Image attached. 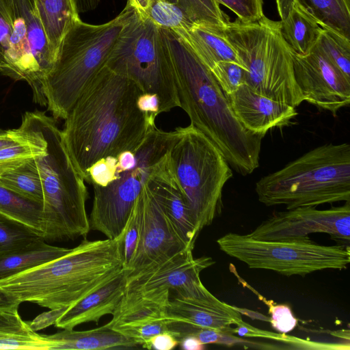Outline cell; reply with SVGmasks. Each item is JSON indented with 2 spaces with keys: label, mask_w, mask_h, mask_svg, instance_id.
Here are the masks:
<instances>
[{
  "label": "cell",
  "mask_w": 350,
  "mask_h": 350,
  "mask_svg": "<svg viewBox=\"0 0 350 350\" xmlns=\"http://www.w3.org/2000/svg\"><path fill=\"white\" fill-rule=\"evenodd\" d=\"M178 134V127L165 131L154 126L135 150L99 161L96 184L92 185L91 230L110 239L122 233L153 166L169 151Z\"/></svg>",
  "instance_id": "8992f818"
},
{
  "label": "cell",
  "mask_w": 350,
  "mask_h": 350,
  "mask_svg": "<svg viewBox=\"0 0 350 350\" xmlns=\"http://www.w3.org/2000/svg\"><path fill=\"white\" fill-rule=\"evenodd\" d=\"M282 37L291 51L306 55L315 45L322 28L295 0H275Z\"/></svg>",
  "instance_id": "44dd1931"
},
{
  "label": "cell",
  "mask_w": 350,
  "mask_h": 350,
  "mask_svg": "<svg viewBox=\"0 0 350 350\" xmlns=\"http://www.w3.org/2000/svg\"><path fill=\"white\" fill-rule=\"evenodd\" d=\"M145 16L159 28L175 33L188 30L194 25L175 0H149Z\"/></svg>",
  "instance_id": "f546056e"
},
{
  "label": "cell",
  "mask_w": 350,
  "mask_h": 350,
  "mask_svg": "<svg viewBox=\"0 0 350 350\" xmlns=\"http://www.w3.org/2000/svg\"><path fill=\"white\" fill-rule=\"evenodd\" d=\"M269 319L271 326L278 332L286 334L292 331L297 325V320L293 316L291 308L286 304H275L268 302Z\"/></svg>",
  "instance_id": "74e56055"
},
{
  "label": "cell",
  "mask_w": 350,
  "mask_h": 350,
  "mask_svg": "<svg viewBox=\"0 0 350 350\" xmlns=\"http://www.w3.org/2000/svg\"><path fill=\"white\" fill-rule=\"evenodd\" d=\"M192 251L184 250L137 271H129L124 295H148L166 290L174 291L180 295L204 294L208 289L200 274L215 261L208 256L195 258Z\"/></svg>",
  "instance_id": "7c38bea8"
},
{
  "label": "cell",
  "mask_w": 350,
  "mask_h": 350,
  "mask_svg": "<svg viewBox=\"0 0 350 350\" xmlns=\"http://www.w3.org/2000/svg\"><path fill=\"white\" fill-rule=\"evenodd\" d=\"M57 344L33 331L18 309L0 312V349L53 350Z\"/></svg>",
  "instance_id": "cb8c5ba5"
},
{
  "label": "cell",
  "mask_w": 350,
  "mask_h": 350,
  "mask_svg": "<svg viewBox=\"0 0 350 350\" xmlns=\"http://www.w3.org/2000/svg\"><path fill=\"white\" fill-rule=\"evenodd\" d=\"M226 96L237 120L254 134L265 136L273 127L289 125L297 116L295 107L260 95L245 83Z\"/></svg>",
  "instance_id": "ac0fdd59"
},
{
  "label": "cell",
  "mask_w": 350,
  "mask_h": 350,
  "mask_svg": "<svg viewBox=\"0 0 350 350\" xmlns=\"http://www.w3.org/2000/svg\"><path fill=\"white\" fill-rule=\"evenodd\" d=\"M323 29L350 40V0H295Z\"/></svg>",
  "instance_id": "4316f807"
},
{
  "label": "cell",
  "mask_w": 350,
  "mask_h": 350,
  "mask_svg": "<svg viewBox=\"0 0 350 350\" xmlns=\"http://www.w3.org/2000/svg\"><path fill=\"white\" fill-rule=\"evenodd\" d=\"M170 149L173 167L199 232L211 225L222 208V191L232 177L221 151L189 124L178 126Z\"/></svg>",
  "instance_id": "30bf717a"
},
{
  "label": "cell",
  "mask_w": 350,
  "mask_h": 350,
  "mask_svg": "<svg viewBox=\"0 0 350 350\" xmlns=\"http://www.w3.org/2000/svg\"><path fill=\"white\" fill-rule=\"evenodd\" d=\"M142 94L133 79L106 64L83 89L61 133L70 159L84 180L96 163L135 150L156 126L157 117L139 106Z\"/></svg>",
  "instance_id": "6da1fadb"
},
{
  "label": "cell",
  "mask_w": 350,
  "mask_h": 350,
  "mask_svg": "<svg viewBox=\"0 0 350 350\" xmlns=\"http://www.w3.org/2000/svg\"><path fill=\"white\" fill-rule=\"evenodd\" d=\"M13 31V18L10 0H0V72L6 63Z\"/></svg>",
  "instance_id": "8d00e7d4"
},
{
  "label": "cell",
  "mask_w": 350,
  "mask_h": 350,
  "mask_svg": "<svg viewBox=\"0 0 350 350\" xmlns=\"http://www.w3.org/2000/svg\"><path fill=\"white\" fill-rule=\"evenodd\" d=\"M132 10L126 3L109 22L92 25L79 18L70 25L42 84L47 109L54 119H66L87 84L106 64Z\"/></svg>",
  "instance_id": "52a82bcc"
},
{
  "label": "cell",
  "mask_w": 350,
  "mask_h": 350,
  "mask_svg": "<svg viewBox=\"0 0 350 350\" xmlns=\"http://www.w3.org/2000/svg\"><path fill=\"white\" fill-rule=\"evenodd\" d=\"M137 200L141 216L140 233L135 255L127 269L130 272L189 250L174 231L146 183Z\"/></svg>",
  "instance_id": "9a60e30c"
},
{
  "label": "cell",
  "mask_w": 350,
  "mask_h": 350,
  "mask_svg": "<svg viewBox=\"0 0 350 350\" xmlns=\"http://www.w3.org/2000/svg\"><path fill=\"white\" fill-rule=\"evenodd\" d=\"M33 1H35V0H33Z\"/></svg>",
  "instance_id": "ee69618b"
},
{
  "label": "cell",
  "mask_w": 350,
  "mask_h": 350,
  "mask_svg": "<svg viewBox=\"0 0 350 350\" xmlns=\"http://www.w3.org/2000/svg\"><path fill=\"white\" fill-rule=\"evenodd\" d=\"M210 71L226 96L244 84L246 69L236 62H219Z\"/></svg>",
  "instance_id": "836d02e7"
},
{
  "label": "cell",
  "mask_w": 350,
  "mask_h": 350,
  "mask_svg": "<svg viewBox=\"0 0 350 350\" xmlns=\"http://www.w3.org/2000/svg\"><path fill=\"white\" fill-rule=\"evenodd\" d=\"M0 213L43 234L42 204L25 198L0 185Z\"/></svg>",
  "instance_id": "83f0119b"
},
{
  "label": "cell",
  "mask_w": 350,
  "mask_h": 350,
  "mask_svg": "<svg viewBox=\"0 0 350 350\" xmlns=\"http://www.w3.org/2000/svg\"><path fill=\"white\" fill-rule=\"evenodd\" d=\"M18 128L26 140L0 149V176L45 152L42 138L27 112Z\"/></svg>",
  "instance_id": "484cf974"
},
{
  "label": "cell",
  "mask_w": 350,
  "mask_h": 350,
  "mask_svg": "<svg viewBox=\"0 0 350 350\" xmlns=\"http://www.w3.org/2000/svg\"><path fill=\"white\" fill-rule=\"evenodd\" d=\"M232 12L243 23L258 21L264 16L263 0H216Z\"/></svg>",
  "instance_id": "d590c367"
},
{
  "label": "cell",
  "mask_w": 350,
  "mask_h": 350,
  "mask_svg": "<svg viewBox=\"0 0 350 350\" xmlns=\"http://www.w3.org/2000/svg\"><path fill=\"white\" fill-rule=\"evenodd\" d=\"M106 65L156 97L159 115L180 107L176 75L162 30L133 7Z\"/></svg>",
  "instance_id": "9c48e42d"
},
{
  "label": "cell",
  "mask_w": 350,
  "mask_h": 350,
  "mask_svg": "<svg viewBox=\"0 0 350 350\" xmlns=\"http://www.w3.org/2000/svg\"><path fill=\"white\" fill-rule=\"evenodd\" d=\"M259 202L286 209L350 201V145L318 146L256 183Z\"/></svg>",
  "instance_id": "5b68a950"
},
{
  "label": "cell",
  "mask_w": 350,
  "mask_h": 350,
  "mask_svg": "<svg viewBox=\"0 0 350 350\" xmlns=\"http://www.w3.org/2000/svg\"><path fill=\"white\" fill-rule=\"evenodd\" d=\"M46 336L50 339L58 341L53 350H113L141 347L108 323L92 329H63Z\"/></svg>",
  "instance_id": "7402d4cb"
},
{
  "label": "cell",
  "mask_w": 350,
  "mask_h": 350,
  "mask_svg": "<svg viewBox=\"0 0 350 350\" xmlns=\"http://www.w3.org/2000/svg\"><path fill=\"white\" fill-rule=\"evenodd\" d=\"M122 233L90 241L56 259L0 280V289L21 303L54 309L70 307L123 269Z\"/></svg>",
  "instance_id": "3957f363"
},
{
  "label": "cell",
  "mask_w": 350,
  "mask_h": 350,
  "mask_svg": "<svg viewBox=\"0 0 350 350\" xmlns=\"http://www.w3.org/2000/svg\"><path fill=\"white\" fill-rule=\"evenodd\" d=\"M41 135L45 152L33 159L43 191L44 241H60L87 235L88 191L64 145L54 118L39 111H27Z\"/></svg>",
  "instance_id": "277c9868"
},
{
  "label": "cell",
  "mask_w": 350,
  "mask_h": 350,
  "mask_svg": "<svg viewBox=\"0 0 350 350\" xmlns=\"http://www.w3.org/2000/svg\"><path fill=\"white\" fill-rule=\"evenodd\" d=\"M296 83L306 101L334 116L350 103L347 79L316 46L306 55L292 51Z\"/></svg>",
  "instance_id": "5bb4252c"
},
{
  "label": "cell",
  "mask_w": 350,
  "mask_h": 350,
  "mask_svg": "<svg viewBox=\"0 0 350 350\" xmlns=\"http://www.w3.org/2000/svg\"><path fill=\"white\" fill-rule=\"evenodd\" d=\"M140 226V210L137 198L123 230L122 259L124 269H128L135 255L139 238Z\"/></svg>",
  "instance_id": "e575fe53"
},
{
  "label": "cell",
  "mask_w": 350,
  "mask_h": 350,
  "mask_svg": "<svg viewBox=\"0 0 350 350\" xmlns=\"http://www.w3.org/2000/svg\"><path fill=\"white\" fill-rule=\"evenodd\" d=\"M42 238L25 224L0 213V254Z\"/></svg>",
  "instance_id": "d6a6232c"
},
{
  "label": "cell",
  "mask_w": 350,
  "mask_h": 350,
  "mask_svg": "<svg viewBox=\"0 0 350 350\" xmlns=\"http://www.w3.org/2000/svg\"><path fill=\"white\" fill-rule=\"evenodd\" d=\"M224 33L246 69L245 84L293 107L304 101L295 79L292 51L282 37L280 21L265 15L251 23L228 20Z\"/></svg>",
  "instance_id": "ba28073f"
},
{
  "label": "cell",
  "mask_w": 350,
  "mask_h": 350,
  "mask_svg": "<svg viewBox=\"0 0 350 350\" xmlns=\"http://www.w3.org/2000/svg\"><path fill=\"white\" fill-rule=\"evenodd\" d=\"M71 249L48 244L39 238L25 246L1 254L0 280L61 257Z\"/></svg>",
  "instance_id": "603a6c76"
},
{
  "label": "cell",
  "mask_w": 350,
  "mask_h": 350,
  "mask_svg": "<svg viewBox=\"0 0 350 350\" xmlns=\"http://www.w3.org/2000/svg\"><path fill=\"white\" fill-rule=\"evenodd\" d=\"M67 308V307H64L49 309V311L42 312L33 320L28 321L29 326L33 331L37 332L52 325H55L56 321L64 314Z\"/></svg>",
  "instance_id": "f35d334b"
},
{
  "label": "cell",
  "mask_w": 350,
  "mask_h": 350,
  "mask_svg": "<svg viewBox=\"0 0 350 350\" xmlns=\"http://www.w3.org/2000/svg\"><path fill=\"white\" fill-rule=\"evenodd\" d=\"M21 304L12 295L0 289V312L17 310Z\"/></svg>",
  "instance_id": "b9f144b4"
},
{
  "label": "cell",
  "mask_w": 350,
  "mask_h": 350,
  "mask_svg": "<svg viewBox=\"0 0 350 350\" xmlns=\"http://www.w3.org/2000/svg\"><path fill=\"white\" fill-rule=\"evenodd\" d=\"M315 232L349 242L350 201L325 210L304 206L275 213L247 234L256 240L282 241L300 239Z\"/></svg>",
  "instance_id": "4fadbf2b"
},
{
  "label": "cell",
  "mask_w": 350,
  "mask_h": 350,
  "mask_svg": "<svg viewBox=\"0 0 350 350\" xmlns=\"http://www.w3.org/2000/svg\"><path fill=\"white\" fill-rule=\"evenodd\" d=\"M194 24L224 27L229 20L216 0H175Z\"/></svg>",
  "instance_id": "1f68e13d"
},
{
  "label": "cell",
  "mask_w": 350,
  "mask_h": 350,
  "mask_svg": "<svg viewBox=\"0 0 350 350\" xmlns=\"http://www.w3.org/2000/svg\"><path fill=\"white\" fill-rule=\"evenodd\" d=\"M219 249L251 269L305 275L324 269H344L350 262L349 247L323 245L308 237L296 240L262 241L228 232L217 240Z\"/></svg>",
  "instance_id": "8fae6325"
},
{
  "label": "cell",
  "mask_w": 350,
  "mask_h": 350,
  "mask_svg": "<svg viewBox=\"0 0 350 350\" xmlns=\"http://www.w3.org/2000/svg\"><path fill=\"white\" fill-rule=\"evenodd\" d=\"M165 319L178 321L179 336L187 329H210L233 334V325L244 323L237 307L221 301L208 290L202 295H176L170 298Z\"/></svg>",
  "instance_id": "2e32d148"
},
{
  "label": "cell",
  "mask_w": 350,
  "mask_h": 350,
  "mask_svg": "<svg viewBox=\"0 0 350 350\" xmlns=\"http://www.w3.org/2000/svg\"><path fill=\"white\" fill-rule=\"evenodd\" d=\"M179 340L170 332L158 334L148 342L146 349L156 350H171L179 345Z\"/></svg>",
  "instance_id": "ab89813d"
},
{
  "label": "cell",
  "mask_w": 350,
  "mask_h": 350,
  "mask_svg": "<svg viewBox=\"0 0 350 350\" xmlns=\"http://www.w3.org/2000/svg\"><path fill=\"white\" fill-rule=\"evenodd\" d=\"M224 27L194 24L188 30L174 33L209 70L221 61L234 62L245 68L236 51L225 36Z\"/></svg>",
  "instance_id": "ffe728a7"
},
{
  "label": "cell",
  "mask_w": 350,
  "mask_h": 350,
  "mask_svg": "<svg viewBox=\"0 0 350 350\" xmlns=\"http://www.w3.org/2000/svg\"><path fill=\"white\" fill-rule=\"evenodd\" d=\"M178 345L183 350H203L205 348V345L193 335H187L181 338Z\"/></svg>",
  "instance_id": "7bdbcfd3"
},
{
  "label": "cell",
  "mask_w": 350,
  "mask_h": 350,
  "mask_svg": "<svg viewBox=\"0 0 350 350\" xmlns=\"http://www.w3.org/2000/svg\"><path fill=\"white\" fill-rule=\"evenodd\" d=\"M146 183L178 238L193 250L200 232L175 174L170 150L153 166Z\"/></svg>",
  "instance_id": "e0dca14e"
},
{
  "label": "cell",
  "mask_w": 350,
  "mask_h": 350,
  "mask_svg": "<svg viewBox=\"0 0 350 350\" xmlns=\"http://www.w3.org/2000/svg\"><path fill=\"white\" fill-rule=\"evenodd\" d=\"M161 29L172 59L180 107L230 167L243 176L251 174L259 167L264 135L251 133L240 123L210 70L177 34Z\"/></svg>",
  "instance_id": "7a4b0ae2"
},
{
  "label": "cell",
  "mask_w": 350,
  "mask_h": 350,
  "mask_svg": "<svg viewBox=\"0 0 350 350\" xmlns=\"http://www.w3.org/2000/svg\"><path fill=\"white\" fill-rule=\"evenodd\" d=\"M26 140L18 128L3 130L0 129V149Z\"/></svg>",
  "instance_id": "60d3db41"
},
{
  "label": "cell",
  "mask_w": 350,
  "mask_h": 350,
  "mask_svg": "<svg viewBox=\"0 0 350 350\" xmlns=\"http://www.w3.org/2000/svg\"><path fill=\"white\" fill-rule=\"evenodd\" d=\"M129 269H122L103 285L68 307L55 325L72 329L88 322L96 324L105 315H113L123 298Z\"/></svg>",
  "instance_id": "d6986e66"
},
{
  "label": "cell",
  "mask_w": 350,
  "mask_h": 350,
  "mask_svg": "<svg viewBox=\"0 0 350 350\" xmlns=\"http://www.w3.org/2000/svg\"><path fill=\"white\" fill-rule=\"evenodd\" d=\"M35 9L50 46L57 55L67 30L79 18L72 0H35Z\"/></svg>",
  "instance_id": "d4e9b609"
},
{
  "label": "cell",
  "mask_w": 350,
  "mask_h": 350,
  "mask_svg": "<svg viewBox=\"0 0 350 350\" xmlns=\"http://www.w3.org/2000/svg\"><path fill=\"white\" fill-rule=\"evenodd\" d=\"M315 44L350 79V40L334 31L322 28Z\"/></svg>",
  "instance_id": "4dcf8cb0"
},
{
  "label": "cell",
  "mask_w": 350,
  "mask_h": 350,
  "mask_svg": "<svg viewBox=\"0 0 350 350\" xmlns=\"http://www.w3.org/2000/svg\"><path fill=\"white\" fill-rule=\"evenodd\" d=\"M33 159L2 174L0 185L25 198L42 204V187Z\"/></svg>",
  "instance_id": "f1b7e54d"
}]
</instances>
